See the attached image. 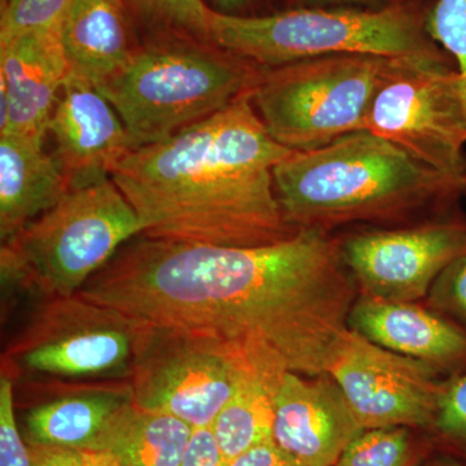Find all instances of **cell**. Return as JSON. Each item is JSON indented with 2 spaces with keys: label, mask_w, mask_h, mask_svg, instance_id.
<instances>
[{
  "label": "cell",
  "mask_w": 466,
  "mask_h": 466,
  "mask_svg": "<svg viewBox=\"0 0 466 466\" xmlns=\"http://www.w3.org/2000/svg\"><path fill=\"white\" fill-rule=\"evenodd\" d=\"M162 327L217 334L320 376L359 287L330 233L299 231L260 247H222L137 236L79 290Z\"/></svg>",
  "instance_id": "1"
},
{
  "label": "cell",
  "mask_w": 466,
  "mask_h": 466,
  "mask_svg": "<svg viewBox=\"0 0 466 466\" xmlns=\"http://www.w3.org/2000/svg\"><path fill=\"white\" fill-rule=\"evenodd\" d=\"M293 150L276 142L244 95L167 139L128 150L110 179L142 235L222 247H260L299 231L285 222L274 168Z\"/></svg>",
  "instance_id": "2"
},
{
  "label": "cell",
  "mask_w": 466,
  "mask_h": 466,
  "mask_svg": "<svg viewBox=\"0 0 466 466\" xmlns=\"http://www.w3.org/2000/svg\"><path fill=\"white\" fill-rule=\"evenodd\" d=\"M276 198L296 231L401 227L458 208L462 177L441 173L368 130L314 150H293L274 168Z\"/></svg>",
  "instance_id": "3"
},
{
  "label": "cell",
  "mask_w": 466,
  "mask_h": 466,
  "mask_svg": "<svg viewBox=\"0 0 466 466\" xmlns=\"http://www.w3.org/2000/svg\"><path fill=\"white\" fill-rule=\"evenodd\" d=\"M262 66L213 42L135 50L97 90L115 106L134 148L161 142L251 94Z\"/></svg>",
  "instance_id": "4"
},
{
  "label": "cell",
  "mask_w": 466,
  "mask_h": 466,
  "mask_svg": "<svg viewBox=\"0 0 466 466\" xmlns=\"http://www.w3.org/2000/svg\"><path fill=\"white\" fill-rule=\"evenodd\" d=\"M425 18L400 3L377 8H294L265 16L211 9L208 39L262 67L342 54L390 58L451 57Z\"/></svg>",
  "instance_id": "5"
},
{
  "label": "cell",
  "mask_w": 466,
  "mask_h": 466,
  "mask_svg": "<svg viewBox=\"0 0 466 466\" xmlns=\"http://www.w3.org/2000/svg\"><path fill=\"white\" fill-rule=\"evenodd\" d=\"M140 235L137 211L110 177L70 189L3 242V289L24 291L38 300L73 296Z\"/></svg>",
  "instance_id": "6"
},
{
  "label": "cell",
  "mask_w": 466,
  "mask_h": 466,
  "mask_svg": "<svg viewBox=\"0 0 466 466\" xmlns=\"http://www.w3.org/2000/svg\"><path fill=\"white\" fill-rule=\"evenodd\" d=\"M153 324L81 293L36 302L2 352L18 383L130 381Z\"/></svg>",
  "instance_id": "7"
},
{
  "label": "cell",
  "mask_w": 466,
  "mask_h": 466,
  "mask_svg": "<svg viewBox=\"0 0 466 466\" xmlns=\"http://www.w3.org/2000/svg\"><path fill=\"white\" fill-rule=\"evenodd\" d=\"M392 61L342 54L262 67L251 100L276 142L299 152L319 149L366 130Z\"/></svg>",
  "instance_id": "8"
},
{
  "label": "cell",
  "mask_w": 466,
  "mask_h": 466,
  "mask_svg": "<svg viewBox=\"0 0 466 466\" xmlns=\"http://www.w3.org/2000/svg\"><path fill=\"white\" fill-rule=\"evenodd\" d=\"M257 351L204 330L153 324L130 379L133 403L211 428Z\"/></svg>",
  "instance_id": "9"
},
{
  "label": "cell",
  "mask_w": 466,
  "mask_h": 466,
  "mask_svg": "<svg viewBox=\"0 0 466 466\" xmlns=\"http://www.w3.org/2000/svg\"><path fill=\"white\" fill-rule=\"evenodd\" d=\"M366 130L435 170L464 177L466 99L453 58H394Z\"/></svg>",
  "instance_id": "10"
},
{
  "label": "cell",
  "mask_w": 466,
  "mask_h": 466,
  "mask_svg": "<svg viewBox=\"0 0 466 466\" xmlns=\"http://www.w3.org/2000/svg\"><path fill=\"white\" fill-rule=\"evenodd\" d=\"M363 429L433 428L446 380L438 368L343 333L327 367Z\"/></svg>",
  "instance_id": "11"
},
{
  "label": "cell",
  "mask_w": 466,
  "mask_h": 466,
  "mask_svg": "<svg viewBox=\"0 0 466 466\" xmlns=\"http://www.w3.org/2000/svg\"><path fill=\"white\" fill-rule=\"evenodd\" d=\"M341 240L343 260L363 294L413 302L466 254V214L455 208L413 225L364 229Z\"/></svg>",
  "instance_id": "12"
},
{
  "label": "cell",
  "mask_w": 466,
  "mask_h": 466,
  "mask_svg": "<svg viewBox=\"0 0 466 466\" xmlns=\"http://www.w3.org/2000/svg\"><path fill=\"white\" fill-rule=\"evenodd\" d=\"M361 431L332 377L285 373L275 395L272 440L297 465H336Z\"/></svg>",
  "instance_id": "13"
},
{
  "label": "cell",
  "mask_w": 466,
  "mask_h": 466,
  "mask_svg": "<svg viewBox=\"0 0 466 466\" xmlns=\"http://www.w3.org/2000/svg\"><path fill=\"white\" fill-rule=\"evenodd\" d=\"M47 134L54 137L55 157L72 189L108 179L116 162L133 149L115 106L96 86L70 75L58 94Z\"/></svg>",
  "instance_id": "14"
},
{
  "label": "cell",
  "mask_w": 466,
  "mask_h": 466,
  "mask_svg": "<svg viewBox=\"0 0 466 466\" xmlns=\"http://www.w3.org/2000/svg\"><path fill=\"white\" fill-rule=\"evenodd\" d=\"M66 76L58 32L0 42V135L45 139Z\"/></svg>",
  "instance_id": "15"
},
{
  "label": "cell",
  "mask_w": 466,
  "mask_h": 466,
  "mask_svg": "<svg viewBox=\"0 0 466 466\" xmlns=\"http://www.w3.org/2000/svg\"><path fill=\"white\" fill-rule=\"evenodd\" d=\"M27 385L32 386L34 395L43 398L25 416L29 444L97 451L113 417L133 401L130 381Z\"/></svg>",
  "instance_id": "16"
},
{
  "label": "cell",
  "mask_w": 466,
  "mask_h": 466,
  "mask_svg": "<svg viewBox=\"0 0 466 466\" xmlns=\"http://www.w3.org/2000/svg\"><path fill=\"white\" fill-rule=\"evenodd\" d=\"M349 328L381 348L425 361L451 377L466 373V332L415 303L360 294L350 311Z\"/></svg>",
  "instance_id": "17"
},
{
  "label": "cell",
  "mask_w": 466,
  "mask_h": 466,
  "mask_svg": "<svg viewBox=\"0 0 466 466\" xmlns=\"http://www.w3.org/2000/svg\"><path fill=\"white\" fill-rule=\"evenodd\" d=\"M45 139L0 135V238L2 242L50 210L70 191L69 180Z\"/></svg>",
  "instance_id": "18"
},
{
  "label": "cell",
  "mask_w": 466,
  "mask_h": 466,
  "mask_svg": "<svg viewBox=\"0 0 466 466\" xmlns=\"http://www.w3.org/2000/svg\"><path fill=\"white\" fill-rule=\"evenodd\" d=\"M67 75L97 86L133 56L124 0H73L60 29Z\"/></svg>",
  "instance_id": "19"
},
{
  "label": "cell",
  "mask_w": 466,
  "mask_h": 466,
  "mask_svg": "<svg viewBox=\"0 0 466 466\" xmlns=\"http://www.w3.org/2000/svg\"><path fill=\"white\" fill-rule=\"evenodd\" d=\"M287 372L289 370L274 355L254 352L231 400L211 425L218 444L229 462L272 440L275 395Z\"/></svg>",
  "instance_id": "20"
},
{
  "label": "cell",
  "mask_w": 466,
  "mask_h": 466,
  "mask_svg": "<svg viewBox=\"0 0 466 466\" xmlns=\"http://www.w3.org/2000/svg\"><path fill=\"white\" fill-rule=\"evenodd\" d=\"M192 431L177 417L131 401L113 417L97 451L112 453L119 466H180Z\"/></svg>",
  "instance_id": "21"
},
{
  "label": "cell",
  "mask_w": 466,
  "mask_h": 466,
  "mask_svg": "<svg viewBox=\"0 0 466 466\" xmlns=\"http://www.w3.org/2000/svg\"><path fill=\"white\" fill-rule=\"evenodd\" d=\"M413 429H364L350 443L334 466H420L426 458Z\"/></svg>",
  "instance_id": "22"
},
{
  "label": "cell",
  "mask_w": 466,
  "mask_h": 466,
  "mask_svg": "<svg viewBox=\"0 0 466 466\" xmlns=\"http://www.w3.org/2000/svg\"><path fill=\"white\" fill-rule=\"evenodd\" d=\"M73 0H5L0 42L24 34L58 32Z\"/></svg>",
  "instance_id": "23"
},
{
  "label": "cell",
  "mask_w": 466,
  "mask_h": 466,
  "mask_svg": "<svg viewBox=\"0 0 466 466\" xmlns=\"http://www.w3.org/2000/svg\"><path fill=\"white\" fill-rule=\"evenodd\" d=\"M431 433L441 451L466 461V373L444 382Z\"/></svg>",
  "instance_id": "24"
},
{
  "label": "cell",
  "mask_w": 466,
  "mask_h": 466,
  "mask_svg": "<svg viewBox=\"0 0 466 466\" xmlns=\"http://www.w3.org/2000/svg\"><path fill=\"white\" fill-rule=\"evenodd\" d=\"M425 24L431 38L455 61L466 99V0H435Z\"/></svg>",
  "instance_id": "25"
},
{
  "label": "cell",
  "mask_w": 466,
  "mask_h": 466,
  "mask_svg": "<svg viewBox=\"0 0 466 466\" xmlns=\"http://www.w3.org/2000/svg\"><path fill=\"white\" fill-rule=\"evenodd\" d=\"M144 14L179 32L208 41L211 9L204 0H131Z\"/></svg>",
  "instance_id": "26"
},
{
  "label": "cell",
  "mask_w": 466,
  "mask_h": 466,
  "mask_svg": "<svg viewBox=\"0 0 466 466\" xmlns=\"http://www.w3.org/2000/svg\"><path fill=\"white\" fill-rule=\"evenodd\" d=\"M15 382L0 376V466H32L29 444L15 415Z\"/></svg>",
  "instance_id": "27"
},
{
  "label": "cell",
  "mask_w": 466,
  "mask_h": 466,
  "mask_svg": "<svg viewBox=\"0 0 466 466\" xmlns=\"http://www.w3.org/2000/svg\"><path fill=\"white\" fill-rule=\"evenodd\" d=\"M433 290L438 314L466 332V254L441 272Z\"/></svg>",
  "instance_id": "28"
},
{
  "label": "cell",
  "mask_w": 466,
  "mask_h": 466,
  "mask_svg": "<svg viewBox=\"0 0 466 466\" xmlns=\"http://www.w3.org/2000/svg\"><path fill=\"white\" fill-rule=\"evenodd\" d=\"M211 428L193 429L180 466H229Z\"/></svg>",
  "instance_id": "29"
},
{
  "label": "cell",
  "mask_w": 466,
  "mask_h": 466,
  "mask_svg": "<svg viewBox=\"0 0 466 466\" xmlns=\"http://www.w3.org/2000/svg\"><path fill=\"white\" fill-rule=\"evenodd\" d=\"M229 466H299L276 446L274 440L253 447L231 461Z\"/></svg>",
  "instance_id": "30"
},
{
  "label": "cell",
  "mask_w": 466,
  "mask_h": 466,
  "mask_svg": "<svg viewBox=\"0 0 466 466\" xmlns=\"http://www.w3.org/2000/svg\"><path fill=\"white\" fill-rule=\"evenodd\" d=\"M29 444V443H27ZM32 466H82L84 451L29 444Z\"/></svg>",
  "instance_id": "31"
},
{
  "label": "cell",
  "mask_w": 466,
  "mask_h": 466,
  "mask_svg": "<svg viewBox=\"0 0 466 466\" xmlns=\"http://www.w3.org/2000/svg\"><path fill=\"white\" fill-rule=\"evenodd\" d=\"M82 466H119L115 456L106 451H84Z\"/></svg>",
  "instance_id": "32"
},
{
  "label": "cell",
  "mask_w": 466,
  "mask_h": 466,
  "mask_svg": "<svg viewBox=\"0 0 466 466\" xmlns=\"http://www.w3.org/2000/svg\"><path fill=\"white\" fill-rule=\"evenodd\" d=\"M420 466H466V461L452 453L441 451L435 455L428 456Z\"/></svg>",
  "instance_id": "33"
},
{
  "label": "cell",
  "mask_w": 466,
  "mask_h": 466,
  "mask_svg": "<svg viewBox=\"0 0 466 466\" xmlns=\"http://www.w3.org/2000/svg\"><path fill=\"white\" fill-rule=\"evenodd\" d=\"M253 2L254 0H213L217 7L214 11L226 15H241Z\"/></svg>",
  "instance_id": "34"
},
{
  "label": "cell",
  "mask_w": 466,
  "mask_h": 466,
  "mask_svg": "<svg viewBox=\"0 0 466 466\" xmlns=\"http://www.w3.org/2000/svg\"><path fill=\"white\" fill-rule=\"evenodd\" d=\"M309 5H375L382 0H299Z\"/></svg>",
  "instance_id": "35"
},
{
  "label": "cell",
  "mask_w": 466,
  "mask_h": 466,
  "mask_svg": "<svg viewBox=\"0 0 466 466\" xmlns=\"http://www.w3.org/2000/svg\"><path fill=\"white\" fill-rule=\"evenodd\" d=\"M462 195L466 196V175L462 177Z\"/></svg>",
  "instance_id": "36"
}]
</instances>
